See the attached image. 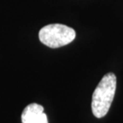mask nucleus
Returning a JSON list of instances; mask_svg holds the SVG:
<instances>
[{
    "label": "nucleus",
    "instance_id": "1",
    "mask_svg": "<svg viewBox=\"0 0 123 123\" xmlns=\"http://www.w3.org/2000/svg\"><path fill=\"white\" fill-rule=\"evenodd\" d=\"M117 86V78L114 73H107L95 88L92 96L93 114L102 118L107 114L114 100Z\"/></svg>",
    "mask_w": 123,
    "mask_h": 123
},
{
    "label": "nucleus",
    "instance_id": "2",
    "mask_svg": "<svg viewBox=\"0 0 123 123\" xmlns=\"http://www.w3.org/2000/svg\"><path fill=\"white\" fill-rule=\"evenodd\" d=\"M76 33L71 27L63 24H49L40 30L39 40L50 48H58L70 43L75 38Z\"/></svg>",
    "mask_w": 123,
    "mask_h": 123
},
{
    "label": "nucleus",
    "instance_id": "3",
    "mask_svg": "<svg viewBox=\"0 0 123 123\" xmlns=\"http://www.w3.org/2000/svg\"><path fill=\"white\" fill-rule=\"evenodd\" d=\"M23 123H48L43 105L31 103L23 110L21 116Z\"/></svg>",
    "mask_w": 123,
    "mask_h": 123
}]
</instances>
